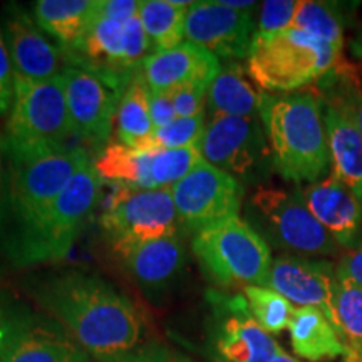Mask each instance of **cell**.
I'll return each mask as SVG.
<instances>
[{
  "label": "cell",
  "instance_id": "1",
  "mask_svg": "<svg viewBox=\"0 0 362 362\" xmlns=\"http://www.w3.org/2000/svg\"><path fill=\"white\" fill-rule=\"evenodd\" d=\"M45 309L71 330L90 354L115 361L133 351L141 336V317L129 298L93 275L69 272L40 291Z\"/></svg>",
  "mask_w": 362,
  "mask_h": 362
},
{
  "label": "cell",
  "instance_id": "2",
  "mask_svg": "<svg viewBox=\"0 0 362 362\" xmlns=\"http://www.w3.org/2000/svg\"><path fill=\"white\" fill-rule=\"evenodd\" d=\"M259 115L272 168L293 183L320 181L330 165L322 101L312 93H262Z\"/></svg>",
  "mask_w": 362,
  "mask_h": 362
},
{
  "label": "cell",
  "instance_id": "3",
  "mask_svg": "<svg viewBox=\"0 0 362 362\" xmlns=\"http://www.w3.org/2000/svg\"><path fill=\"white\" fill-rule=\"evenodd\" d=\"M101 189L94 161L88 163L59 197L30 223L21 226L12 242V259L19 265H37L64 259L96 206Z\"/></svg>",
  "mask_w": 362,
  "mask_h": 362
},
{
  "label": "cell",
  "instance_id": "4",
  "mask_svg": "<svg viewBox=\"0 0 362 362\" xmlns=\"http://www.w3.org/2000/svg\"><path fill=\"white\" fill-rule=\"evenodd\" d=\"M247 57L248 76L255 84L280 93L320 81L341 62V52L296 27L255 35Z\"/></svg>",
  "mask_w": 362,
  "mask_h": 362
},
{
  "label": "cell",
  "instance_id": "5",
  "mask_svg": "<svg viewBox=\"0 0 362 362\" xmlns=\"http://www.w3.org/2000/svg\"><path fill=\"white\" fill-rule=\"evenodd\" d=\"M192 245L206 274L223 287H264L274 262L269 242L238 216L194 233Z\"/></svg>",
  "mask_w": 362,
  "mask_h": 362
},
{
  "label": "cell",
  "instance_id": "6",
  "mask_svg": "<svg viewBox=\"0 0 362 362\" xmlns=\"http://www.w3.org/2000/svg\"><path fill=\"white\" fill-rule=\"evenodd\" d=\"M7 151L11 158V208L21 226L37 218L72 176L93 161L83 148H7Z\"/></svg>",
  "mask_w": 362,
  "mask_h": 362
},
{
  "label": "cell",
  "instance_id": "7",
  "mask_svg": "<svg viewBox=\"0 0 362 362\" xmlns=\"http://www.w3.org/2000/svg\"><path fill=\"white\" fill-rule=\"evenodd\" d=\"M250 225L272 245L305 255L334 257L339 245L307 208L300 189L259 187L248 200Z\"/></svg>",
  "mask_w": 362,
  "mask_h": 362
},
{
  "label": "cell",
  "instance_id": "8",
  "mask_svg": "<svg viewBox=\"0 0 362 362\" xmlns=\"http://www.w3.org/2000/svg\"><path fill=\"white\" fill-rule=\"evenodd\" d=\"M72 136L62 76L30 81L13 76V103L7 148H64Z\"/></svg>",
  "mask_w": 362,
  "mask_h": 362
},
{
  "label": "cell",
  "instance_id": "9",
  "mask_svg": "<svg viewBox=\"0 0 362 362\" xmlns=\"http://www.w3.org/2000/svg\"><path fill=\"white\" fill-rule=\"evenodd\" d=\"M203 160L240 183H252L272 165L260 116H214L200 141Z\"/></svg>",
  "mask_w": 362,
  "mask_h": 362
},
{
  "label": "cell",
  "instance_id": "10",
  "mask_svg": "<svg viewBox=\"0 0 362 362\" xmlns=\"http://www.w3.org/2000/svg\"><path fill=\"white\" fill-rule=\"evenodd\" d=\"M178 214L171 188L128 189L111 200L101 216V226L115 250L176 235Z\"/></svg>",
  "mask_w": 362,
  "mask_h": 362
},
{
  "label": "cell",
  "instance_id": "11",
  "mask_svg": "<svg viewBox=\"0 0 362 362\" xmlns=\"http://www.w3.org/2000/svg\"><path fill=\"white\" fill-rule=\"evenodd\" d=\"M178 221L200 233L240 214L243 185L225 171L202 160L192 173L171 187Z\"/></svg>",
  "mask_w": 362,
  "mask_h": 362
},
{
  "label": "cell",
  "instance_id": "12",
  "mask_svg": "<svg viewBox=\"0 0 362 362\" xmlns=\"http://www.w3.org/2000/svg\"><path fill=\"white\" fill-rule=\"evenodd\" d=\"M252 11H238L218 2H193L187 11L185 39L202 45L214 56L247 57L255 37Z\"/></svg>",
  "mask_w": 362,
  "mask_h": 362
},
{
  "label": "cell",
  "instance_id": "13",
  "mask_svg": "<svg viewBox=\"0 0 362 362\" xmlns=\"http://www.w3.org/2000/svg\"><path fill=\"white\" fill-rule=\"evenodd\" d=\"M61 76L72 134L93 144L106 141L124 93L93 72L74 66L67 67Z\"/></svg>",
  "mask_w": 362,
  "mask_h": 362
},
{
  "label": "cell",
  "instance_id": "14",
  "mask_svg": "<svg viewBox=\"0 0 362 362\" xmlns=\"http://www.w3.org/2000/svg\"><path fill=\"white\" fill-rule=\"evenodd\" d=\"M334 285L336 269L330 262L287 255L272 262L264 287L279 292L288 302L300 307L320 309L339 332L334 310Z\"/></svg>",
  "mask_w": 362,
  "mask_h": 362
},
{
  "label": "cell",
  "instance_id": "15",
  "mask_svg": "<svg viewBox=\"0 0 362 362\" xmlns=\"http://www.w3.org/2000/svg\"><path fill=\"white\" fill-rule=\"evenodd\" d=\"M307 208L324 230L346 250L362 248V200L330 173L300 189Z\"/></svg>",
  "mask_w": 362,
  "mask_h": 362
},
{
  "label": "cell",
  "instance_id": "16",
  "mask_svg": "<svg viewBox=\"0 0 362 362\" xmlns=\"http://www.w3.org/2000/svg\"><path fill=\"white\" fill-rule=\"evenodd\" d=\"M6 37L13 76L17 78L30 81L52 79L69 67L64 51L49 42L35 25V21L21 8H8Z\"/></svg>",
  "mask_w": 362,
  "mask_h": 362
},
{
  "label": "cell",
  "instance_id": "17",
  "mask_svg": "<svg viewBox=\"0 0 362 362\" xmlns=\"http://www.w3.org/2000/svg\"><path fill=\"white\" fill-rule=\"evenodd\" d=\"M220 69L218 57L187 40L168 51L151 54L139 74L151 93H171L187 86L210 88Z\"/></svg>",
  "mask_w": 362,
  "mask_h": 362
},
{
  "label": "cell",
  "instance_id": "18",
  "mask_svg": "<svg viewBox=\"0 0 362 362\" xmlns=\"http://www.w3.org/2000/svg\"><path fill=\"white\" fill-rule=\"evenodd\" d=\"M221 320L216 349L225 362H274L280 347L253 319L243 297H216Z\"/></svg>",
  "mask_w": 362,
  "mask_h": 362
},
{
  "label": "cell",
  "instance_id": "19",
  "mask_svg": "<svg viewBox=\"0 0 362 362\" xmlns=\"http://www.w3.org/2000/svg\"><path fill=\"white\" fill-rule=\"evenodd\" d=\"M324 124L332 175L362 200V136L351 112L342 104L327 101Z\"/></svg>",
  "mask_w": 362,
  "mask_h": 362
},
{
  "label": "cell",
  "instance_id": "20",
  "mask_svg": "<svg viewBox=\"0 0 362 362\" xmlns=\"http://www.w3.org/2000/svg\"><path fill=\"white\" fill-rule=\"evenodd\" d=\"M119 255L129 274L149 288L170 284L185 264V248L178 235L138 243Z\"/></svg>",
  "mask_w": 362,
  "mask_h": 362
},
{
  "label": "cell",
  "instance_id": "21",
  "mask_svg": "<svg viewBox=\"0 0 362 362\" xmlns=\"http://www.w3.org/2000/svg\"><path fill=\"white\" fill-rule=\"evenodd\" d=\"M33 12L35 24L66 52L74 49L99 19V0H39Z\"/></svg>",
  "mask_w": 362,
  "mask_h": 362
},
{
  "label": "cell",
  "instance_id": "22",
  "mask_svg": "<svg viewBox=\"0 0 362 362\" xmlns=\"http://www.w3.org/2000/svg\"><path fill=\"white\" fill-rule=\"evenodd\" d=\"M293 352L309 361L336 359L346 354V342L320 309L298 307L293 310L291 325Z\"/></svg>",
  "mask_w": 362,
  "mask_h": 362
},
{
  "label": "cell",
  "instance_id": "23",
  "mask_svg": "<svg viewBox=\"0 0 362 362\" xmlns=\"http://www.w3.org/2000/svg\"><path fill=\"white\" fill-rule=\"evenodd\" d=\"M262 93L248 79L242 66L228 64L220 69L208 88L206 104L214 116H260Z\"/></svg>",
  "mask_w": 362,
  "mask_h": 362
},
{
  "label": "cell",
  "instance_id": "24",
  "mask_svg": "<svg viewBox=\"0 0 362 362\" xmlns=\"http://www.w3.org/2000/svg\"><path fill=\"white\" fill-rule=\"evenodd\" d=\"M151 158L153 151L111 143L94 161V168L101 181H111L128 189H158L151 178Z\"/></svg>",
  "mask_w": 362,
  "mask_h": 362
},
{
  "label": "cell",
  "instance_id": "25",
  "mask_svg": "<svg viewBox=\"0 0 362 362\" xmlns=\"http://www.w3.org/2000/svg\"><path fill=\"white\" fill-rule=\"evenodd\" d=\"M116 131L126 146L149 151L156 129L149 115V89L139 72L131 79L117 106Z\"/></svg>",
  "mask_w": 362,
  "mask_h": 362
},
{
  "label": "cell",
  "instance_id": "26",
  "mask_svg": "<svg viewBox=\"0 0 362 362\" xmlns=\"http://www.w3.org/2000/svg\"><path fill=\"white\" fill-rule=\"evenodd\" d=\"M86 352L69 339L44 329L19 334L7 346L0 362H86Z\"/></svg>",
  "mask_w": 362,
  "mask_h": 362
},
{
  "label": "cell",
  "instance_id": "27",
  "mask_svg": "<svg viewBox=\"0 0 362 362\" xmlns=\"http://www.w3.org/2000/svg\"><path fill=\"white\" fill-rule=\"evenodd\" d=\"M193 2L143 0L138 17L155 51H168L183 44L187 11Z\"/></svg>",
  "mask_w": 362,
  "mask_h": 362
},
{
  "label": "cell",
  "instance_id": "28",
  "mask_svg": "<svg viewBox=\"0 0 362 362\" xmlns=\"http://www.w3.org/2000/svg\"><path fill=\"white\" fill-rule=\"evenodd\" d=\"M305 34L342 52L344 29L342 16L336 4L298 2L292 25Z\"/></svg>",
  "mask_w": 362,
  "mask_h": 362
},
{
  "label": "cell",
  "instance_id": "29",
  "mask_svg": "<svg viewBox=\"0 0 362 362\" xmlns=\"http://www.w3.org/2000/svg\"><path fill=\"white\" fill-rule=\"evenodd\" d=\"M243 293L250 314L265 332L279 334L288 329L296 309L284 296L262 285H248Z\"/></svg>",
  "mask_w": 362,
  "mask_h": 362
},
{
  "label": "cell",
  "instance_id": "30",
  "mask_svg": "<svg viewBox=\"0 0 362 362\" xmlns=\"http://www.w3.org/2000/svg\"><path fill=\"white\" fill-rule=\"evenodd\" d=\"M334 310L339 332L347 346H362V287L351 279L337 277L334 285Z\"/></svg>",
  "mask_w": 362,
  "mask_h": 362
},
{
  "label": "cell",
  "instance_id": "31",
  "mask_svg": "<svg viewBox=\"0 0 362 362\" xmlns=\"http://www.w3.org/2000/svg\"><path fill=\"white\" fill-rule=\"evenodd\" d=\"M203 160L200 144L178 149H156L151 158V178L155 188H171L188 176Z\"/></svg>",
  "mask_w": 362,
  "mask_h": 362
},
{
  "label": "cell",
  "instance_id": "32",
  "mask_svg": "<svg viewBox=\"0 0 362 362\" xmlns=\"http://www.w3.org/2000/svg\"><path fill=\"white\" fill-rule=\"evenodd\" d=\"M205 128V112L193 117H176L173 123L155 131L149 151L178 149L200 144Z\"/></svg>",
  "mask_w": 362,
  "mask_h": 362
},
{
  "label": "cell",
  "instance_id": "33",
  "mask_svg": "<svg viewBox=\"0 0 362 362\" xmlns=\"http://www.w3.org/2000/svg\"><path fill=\"white\" fill-rule=\"evenodd\" d=\"M297 7L298 2H293V0H267L262 4L255 35H270L288 29L296 17Z\"/></svg>",
  "mask_w": 362,
  "mask_h": 362
},
{
  "label": "cell",
  "instance_id": "34",
  "mask_svg": "<svg viewBox=\"0 0 362 362\" xmlns=\"http://www.w3.org/2000/svg\"><path fill=\"white\" fill-rule=\"evenodd\" d=\"M171 98H173L176 116L193 117L203 115L208 98V88H203V86H187V88L171 90Z\"/></svg>",
  "mask_w": 362,
  "mask_h": 362
},
{
  "label": "cell",
  "instance_id": "35",
  "mask_svg": "<svg viewBox=\"0 0 362 362\" xmlns=\"http://www.w3.org/2000/svg\"><path fill=\"white\" fill-rule=\"evenodd\" d=\"M13 103V69L11 56L0 34V116L6 115Z\"/></svg>",
  "mask_w": 362,
  "mask_h": 362
},
{
  "label": "cell",
  "instance_id": "36",
  "mask_svg": "<svg viewBox=\"0 0 362 362\" xmlns=\"http://www.w3.org/2000/svg\"><path fill=\"white\" fill-rule=\"evenodd\" d=\"M112 362H192L185 356L173 352L163 346H149L143 349L126 352V354L116 357Z\"/></svg>",
  "mask_w": 362,
  "mask_h": 362
},
{
  "label": "cell",
  "instance_id": "37",
  "mask_svg": "<svg viewBox=\"0 0 362 362\" xmlns=\"http://www.w3.org/2000/svg\"><path fill=\"white\" fill-rule=\"evenodd\" d=\"M149 115L155 129H161L176 119V111L171 93H151L149 90Z\"/></svg>",
  "mask_w": 362,
  "mask_h": 362
},
{
  "label": "cell",
  "instance_id": "38",
  "mask_svg": "<svg viewBox=\"0 0 362 362\" xmlns=\"http://www.w3.org/2000/svg\"><path fill=\"white\" fill-rule=\"evenodd\" d=\"M139 2L134 0H99V19L126 22L138 16Z\"/></svg>",
  "mask_w": 362,
  "mask_h": 362
},
{
  "label": "cell",
  "instance_id": "39",
  "mask_svg": "<svg viewBox=\"0 0 362 362\" xmlns=\"http://www.w3.org/2000/svg\"><path fill=\"white\" fill-rule=\"evenodd\" d=\"M336 275L351 279L352 282L359 284L362 287V248L347 252L346 255L341 257L339 265L336 267Z\"/></svg>",
  "mask_w": 362,
  "mask_h": 362
},
{
  "label": "cell",
  "instance_id": "40",
  "mask_svg": "<svg viewBox=\"0 0 362 362\" xmlns=\"http://www.w3.org/2000/svg\"><path fill=\"white\" fill-rule=\"evenodd\" d=\"M344 362H362V346H347Z\"/></svg>",
  "mask_w": 362,
  "mask_h": 362
},
{
  "label": "cell",
  "instance_id": "41",
  "mask_svg": "<svg viewBox=\"0 0 362 362\" xmlns=\"http://www.w3.org/2000/svg\"><path fill=\"white\" fill-rule=\"evenodd\" d=\"M351 51L356 57L362 59V25H361L359 33L356 34V37L351 40Z\"/></svg>",
  "mask_w": 362,
  "mask_h": 362
},
{
  "label": "cell",
  "instance_id": "42",
  "mask_svg": "<svg viewBox=\"0 0 362 362\" xmlns=\"http://www.w3.org/2000/svg\"><path fill=\"white\" fill-rule=\"evenodd\" d=\"M274 362H298V361H297V359H293V357L288 356L287 352H284L282 349H280V351H279V354L275 356Z\"/></svg>",
  "mask_w": 362,
  "mask_h": 362
},
{
  "label": "cell",
  "instance_id": "43",
  "mask_svg": "<svg viewBox=\"0 0 362 362\" xmlns=\"http://www.w3.org/2000/svg\"><path fill=\"white\" fill-rule=\"evenodd\" d=\"M2 153H4V143L0 139V168H2Z\"/></svg>",
  "mask_w": 362,
  "mask_h": 362
}]
</instances>
